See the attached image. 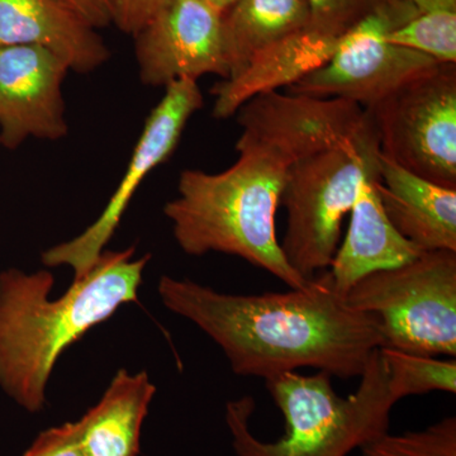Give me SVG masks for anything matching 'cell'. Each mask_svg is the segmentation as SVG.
I'll return each instance as SVG.
<instances>
[{"instance_id": "obj_1", "label": "cell", "mask_w": 456, "mask_h": 456, "mask_svg": "<svg viewBox=\"0 0 456 456\" xmlns=\"http://www.w3.org/2000/svg\"><path fill=\"white\" fill-rule=\"evenodd\" d=\"M164 307L187 318L224 351L233 373L264 380L314 368L341 379L362 377L383 346L379 321L349 307L329 270L284 293L227 294L164 275Z\"/></svg>"}, {"instance_id": "obj_2", "label": "cell", "mask_w": 456, "mask_h": 456, "mask_svg": "<svg viewBox=\"0 0 456 456\" xmlns=\"http://www.w3.org/2000/svg\"><path fill=\"white\" fill-rule=\"evenodd\" d=\"M134 246L104 250L62 296L50 298L49 270L0 272V388L18 406L40 412L57 360L122 305L137 302L151 255L134 259Z\"/></svg>"}, {"instance_id": "obj_3", "label": "cell", "mask_w": 456, "mask_h": 456, "mask_svg": "<svg viewBox=\"0 0 456 456\" xmlns=\"http://www.w3.org/2000/svg\"><path fill=\"white\" fill-rule=\"evenodd\" d=\"M239 159L220 173L183 170L178 196L164 207L176 244L191 256L233 255L297 289L308 284L285 259L275 230L288 169L283 150L242 134Z\"/></svg>"}, {"instance_id": "obj_4", "label": "cell", "mask_w": 456, "mask_h": 456, "mask_svg": "<svg viewBox=\"0 0 456 456\" xmlns=\"http://www.w3.org/2000/svg\"><path fill=\"white\" fill-rule=\"evenodd\" d=\"M379 349L371 354L356 392L346 398L336 393L332 377L325 371H288L266 379V389L283 413L287 428L274 443L256 439L250 430L253 397L228 402L226 422L236 455L347 456L388 432L395 401Z\"/></svg>"}, {"instance_id": "obj_5", "label": "cell", "mask_w": 456, "mask_h": 456, "mask_svg": "<svg viewBox=\"0 0 456 456\" xmlns=\"http://www.w3.org/2000/svg\"><path fill=\"white\" fill-rule=\"evenodd\" d=\"M378 156L379 142L369 116L358 134L288 169L281 200L287 228L281 246L290 266L307 281L331 265L342 220L353 208L362 180L377 173Z\"/></svg>"}, {"instance_id": "obj_6", "label": "cell", "mask_w": 456, "mask_h": 456, "mask_svg": "<svg viewBox=\"0 0 456 456\" xmlns=\"http://www.w3.org/2000/svg\"><path fill=\"white\" fill-rule=\"evenodd\" d=\"M349 307L379 321L382 347L426 356H456V253L426 251L399 268L360 279Z\"/></svg>"}, {"instance_id": "obj_7", "label": "cell", "mask_w": 456, "mask_h": 456, "mask_svg": "<svg viewBox=\"0 0 456 456\" xmlns=\"http://www.w3.org/2000/svg\"><path fill=\"white\" fill-rule=\"evenodd\" d=\"M419 13L406 0H375L370 11L342 35L331 59L287 88L288 93L374 106L439 65L424 53L388 40L395 29Z\"/></svg>"}, {"instance_id": "obj_8", "label": "cell", "mask_w": 456, "mask_h": 456, "mask_svg": "<svg viewBox=\"0 0 456 456\" xmlns=\"http://www.w3.org/2000/svg\"><path fill=\"white\" fill-rule=\"evenodd\" d=\"M380 154L422 178L456 188V64H439L364 108Z\"/></svg>"}, {"instance_id": "obj_9", "label": "cell", "mask_w": 456, "mask_h": 456, "mask_svg": "<svg viewBox=\"0 0 456 456\" xmlns=\"http://www.w3.org/2000/svg\"><path fill=\"white\" fill-rule=\"evenodd\" d=\"M202 107L203 94L196 80L169 84L146 119L126 174L106 208L80 235L45 251L42 263L49 268L69 266L74 279L84 277L106 250L141 183L173 155L189 119Z\"/></svg>"}, {"instance_id": "obj_10", "label": "cell", "mask_w": 456, "mask_h": 456, "mask_svg": "<svg viewBox=\"0 0 456 456\" xmlns=\"http://www.w3.org/2000/svg\"><path fill=\"white\" fill-rule=\"evenodd\" d=\"M134 37L145 86L167 88L203 75L230 77L224 13L204 0H170Z\"/></svg>"}, {"instance_id": "obj_11", "label": "cell", "mask_w": 456, "mask_h": 456, "mask_svg": "<svg viewBox=\"0 0 456 456\" xmlns=\"http://www.w3.org/2000/svg\"><path fill=\"white\" fill-rule=\"evenodd\" d=\"M70 69L50 51L0 47V145L59 141L69 132L62 84Z\"/></svg>"}, {"instance_id": "obj_12", "label": "cell", "mask_w": 456, "mask_h": 456, "mask_svg": "<svg viewBox=\"0 0 456 456\" xmlns=\"http://www.w3.org/2000/svg\"><path fill=\"white\" fill-rule=\"evenodd\" d=\"M35 46L88 74L110 57L103 37L66 0H0V47Z\"/></svg>"}, {"instance_id": "obj_13", "label": "cell", "mask_w": 456, "mask_h": 456, "mask_svg": "<svg viewBox=\"0 0 456 456\" xmlns=\"http://www.w3.org/2000/svg\"><path fill=\"white\" fill-rule=\"evenodd\" d=\"M377 179L378 171L360 183L346 236L327 269L335 292L344 299L360 279L399 268L424 253L389 221L378 194Z\"/></svg>"}, {"instance_id": "obj_14", "label": "cell", "mask_w": 456, "mask_h": 456, "mask_svg": "<svg viewBox=\"0 0 456 456\" xmlns=\"http://www.w3.org/2000/svg\"><path fill=\"white\" fill-rule=\"evenodd\" d=\"M377 191L402 236L426 251L456 253V188L411 173L380 154Z\"/></svg>"}, {"instance_id": "obj_15", "label": "cell", "mask_w": 456, "mask_h": 456, "mask_svg": "<svg viewBox=\"0 0 456 456\" xmlns=\"http://www.w3.org/2000/svg\"><path fill=\"white\" fill-rule=\"evenodd\" d=\"M341 37L323 35L307 26L261 51L235 77L213 86V117L230 118L256 95L289 88L325 65L334 55Z\"/></svg>"}, {"instance_id": "obj_16", "label": "cell", "mask_w": 456, "mask_h": 456, "mask_svg": "<svg viewBox=\"0 0 456 456\" xmlns=\"http://www.w3.org/2000/svg\"><path fill=\"white\" fill-rule=\"evenodd\" d=\"M156 387L146 371L119 369L103 397L77 421L86 456H137Z\"/></svg>"}, {"instance_id": "obj_17", "label": "cell", "mask_w": 456, "mask_h": 456, "mask_svg": "<svg viewBox=\"0 0 456 456\" xmlns=\"http://www.w3.org/2000/svg\"><path fill=\"white\" fill-rule=\"evenodd\" d=\"M308 25L307 0H237L224 14L228 77L239 74L261 51Z\"/></svg>"}, {"instance_id": "obj_18", "label": "cell", "mask_w": 456, "mask_h": 456, "mask_svg": "<svg viewBox=\"0 0 456 456\" xmlns=\"http://www.w3.org/2000/svg\"><path fill=\"white\" fill-rule=\"evenodd\" d=\"M379 350L388 373L389 392L395 403L410 395L434 391L455 395V358L441 360L391 347H380Z\"/></svg>"}, {"instance_id": "obj_19", "label": "cell", "mask_w": 456, "mask_h": 456, "mask_svg": "<svg viewBox=\"0 0 456 456\" xmlns=\"http://www.w3.org/2000/svg\"><path fill=\"white\" fill-rule=\"evenodd\" d=\"M388 40L424 53L439 64H456V9L419 13L395 29Z\"/></svg>"}, {"instance_id": "obj_20", "label": "cell", "mask_w": 456, "mask_h": 456, "mask_svg": "<svg viewBox=\"0 0 456 456\" xmlns=\"http://www.w3.org/2000/svg\"><path fill=\"white\" fill-rule=\"evenodd\" d=\"M360 450L362 456H456V417H445L425 430L386 432Z\"/></svg>"}, {"instance_id": "obj_21", "label": "cell", "mask_w": 456, "mask_h": 456, "mask_svg": "<svg viewBox=\"0 0 456 456\" xmlns=\"http://www.w3.org/2000/svg\"><path fill=\"white\" fill-rule=\"evenodd\" d=\"M314 31L341 37L373 7L375 0H307Z\"/></svg>"}, {"instance_id": "obj_22", "label": "cell", "mask_w": 456, "mask_h": 456, "mask_svg": "<svg viewBox=\"0 0 456 456\" xmlns=\"http://www.w3.org/2000/svg\"><path fill=\"white\" fill-rule=\"evenodd\" d=\"M22 456H86L77 422L42 431Z\"/></svg>"}, {"instance_id": "obj_23", "label": "cell", "mask_w": 456, "mask_h": 456, "mask_svg": "<svg viewBox=\"0 0 456 456\" xmlns=\"http://www.w3.org/2000/svg\"><path fill=\"white\" fill-rule=\"evenodd\" d=\"M170 0H110L112 25L134 36Z\"/></svg>"}, {"instance_id": "obj_24", "label": "cell", "mask_w": 456, "mask_h": 456, "mask_svg": "<svg viewBox=\"0 0 456 456\" xmlns=\"http://www.w3.org/2000/svg\"><path fill=\"white\" fill-rule=\"evenodd\" d=\"M66 2L97 29L112 25L110 0H66Z\"/></svg>"}, {"instance_id": "obj_25", "label": "cell", "mask_w": 456, "mask_h": 456, "mask_svg": "<svg viewBox=\"0 0 456 456\" xmlns=\"http://www.w3.org/2000/svg\"><path fill=\"white\" fill-rule=\"evenodd\" d=\"M419 12L439 11V9H456V0H406Z\"/></svg>"}, {"instance_id": "obj_26", "label": "cell", "mask_w": 456, "mask_h": 456, "mask_svg": "<svg viewBox=\"0 0 456 456\" xmlns=\"http://www.w3.org/2000/svg\"><path fill=\"white\" fill-rule=\"evenodd\" d=\"M207 4L211 5L212 8H215L216 11L221 12V13H226L228 9L232 7L233 4L237 2V0H204Z\"/></svg>"}]
</instances>
